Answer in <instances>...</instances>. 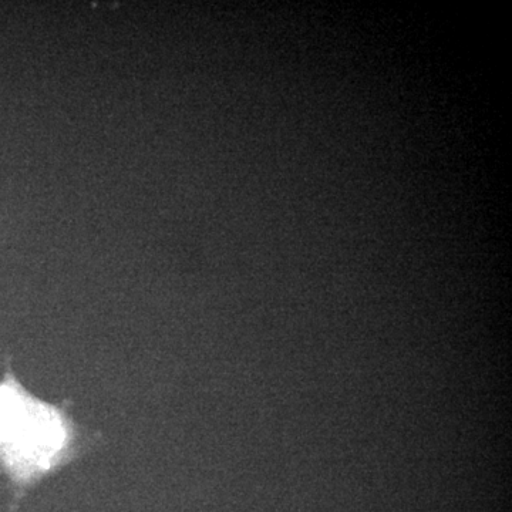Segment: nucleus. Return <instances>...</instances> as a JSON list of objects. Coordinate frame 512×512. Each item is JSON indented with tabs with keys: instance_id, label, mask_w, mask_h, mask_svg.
Listing matches in <instances>:
<instances>
[{
	"instance_id": "nucleus-1",
	"label": "nucleus",
	"mask_w": 512,
	"mask_h": 512,
	"mask_svg": "<svg viewBox=\"0 0 512 512\" xmlns=\"http://www.w3.org/2000/svg\"><path fill=\"white\" fill-rule=\"evenodd\" d=\"M79 450V427L67 406L43 402L8 367L0 380V473L9 478L16 500Z\"/></svg>"
}]
</instances>
